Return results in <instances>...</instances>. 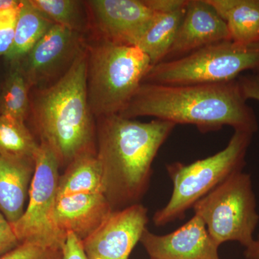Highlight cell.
Masks as SVG:
<instances>
[{
	"mask_svg": "<svg viewBox=\"0 0 259 259\" xmlns=\"http://www.w3.org/2000/svg\"><path fill=\"white\" fill-rule=\"evenodd\" d=\"M238 80L190 85L142 83L119 115L135 119L149 116L175 125H192L201 133L224 126L254 134L258 122Z\"/></svg>",
	"mask_w": 259,
	"mask_h": 259,
	"instance_id": "obj_1",
	"label": "cell"
},
{
	"mask_svg": "<svg viewBox=\"0 0 259 259\" xmlns=\"http://www.w3.org/2000/svg\"><path fill=\"white\" fill-rule=\"evenodd\" d=\"M175 126L158 119L140 122L119 114L99 117L96 155L113 210L139 203L149 185L153 162Z\"/></svg>",
	"mask_w": 259,
	"mask_h": 259,
	"instance_id": "obj_2",
	"label": "cell"
},
{
	"mask_svg": "<svg viewBox=\"0 0 259 259\" xmlns=\"http://www.w3.org/2000/svg\"><path fill=\"white\" fill-rule=\"evenodd\" d=\"M87 47L55 82L30 102L41 141L55 153L60 166L95 152V126L89 105Z\"/></svg>",
	"mask_w": 259,
	"mask_h": 259,
	"instance_id": "obj_3",
	"label": "cell"
},
{
	"mask_svg": "<svg viewBox=\"0 0 259 259\" xmlns=\"http://www.w3.org/2000/svg\"><path fill=\"white\" fill-rule=\"evenodd\" d=\"M87 86L94 117L119 114L131 100L152 67L139 47L100 38L87 48Z\"/></svg>",
	"mask_w": 259,
	"mask_h": 259,
	"instance_id": "obj_4",
	"label": "cell"
},
{
	"mask_svg": "<svg viewBox=\"0 0 259 259\" xmlns=\"http://www.w3.org/2000/svg\"><path fill=\"white\" fill-rule=\"evenodd\" d=\"M253 133L236 130L228 146L209 157L190 164L166 165L173 184L168 203L153 214L155 226H163L182 219L189 209L231 175L241 171Z\"/></svg>",
	"mask_w": 259,
	"mask_h": 259,
	"instance_id": "obj_5",
	"label": "cell"
},
{
	"mask_svg": "<svg viewBox=\"0 0 259 259\" xmlns=\"http://www.w3.org/2000/svg\"><path fill=\"white\" fill-rule=\"evenodd\" d=\"M246 71H259V42H214L177 59L154 65L143 83L190 85L227 82Z\"/></svg>",
	"mask_w": 259,
	"mask_h": 259,
	"instance_id": "obj_6",
	"label": "cell"
},
{
	"mask_svg": "<svg viewBox=\"0 0 259 259\" xmlns=\"http://www.w3.org/2000/svg\"><path fill=\"white\" fill-rule=\"evenodd\" d=\"M199 216L218 245L238 242L247 248L254 241L253 235L259 215L251 178L243 171L228 177L194 204Z\"/></svg>",
	"mask_w": 259,
	"mask_h": 259,
	"instance_id": "obj_7",
	"label": "cell"
},
{
	"mask_svg": "<svg viewBox=\"0 0 259 259\" xmlns=\"http://www.w3.org/2000/svg\"><path fill=\"white\" fill-rule=\"evenodd\" d=\"M34 161L35 171L28 204L23 215L12 227L20 243L35 242L61 251L66 236L59 229L56 221L60 163L50 146L42 141Z\"/></svg>",
	"mask_w": 259,
	"mask_h": 259,
	"instance_id": "obj_8",
	"label": "cell"
},
{
	"mask_svg": "<svg viewBox=\"0 0 259 259\" xmlns=\"http://www.w3.org/2000/svg\"><path fill=\"white\" fill-rule=\"evenodd\" d=\"M166 0H90L85 2L100 38L137 47Z\"/></svg>",
	"mask_w": 259,
	"mask_h": 259,
	"instance_id": "obj_9",
	"label": "cell"
},
{
	"mask_svg": "<svg viewBox=\"0 0 259 259\" xmlns=\"http://www.w3.org/2000/svg\"><path fill=\"white\" fill-rule=\"evenodd\" d=\"M85 49L82 34L54 24L19 63L30 88L40 87L60 78Z\"/></svg>",
	"mask_w": 259,
	"mask_h": 259,
	"instance_id": "obj_10",
	"label": "cell"
},
{
	"mask_svg": "<svg viewBox=\"0 0 259 259\" xmlns=\"http://www.w3.org/2000/svg\"><path fill=\"white\" fill-rule=\"evenodd\" d=\"M148 221L141 204L113 210L95 231L82 241L89 259H129L141 241Z\"/></svg>",
	"mask_w": 259,
	"mask_h": 259,
	"instance_id": "obj_11",
	"label": "cell"
},
{
	"mask_svg": "<svg viewBox=\"0 0 259 259\" xmlns=\"http://www.w3.org/2000/svg\"><path fill=\"white\" fill-rule=\"evenodd\" d=\"M140 242L151 259H221L219 245L196 214L166 235L159 236L146 229Z\"/></svg>",
	"mask_w": 259,
	"mask_h": 259,
	"instance_id": "obj_12",
	"label": "cell"
},
{
	"mask_svg": "<svg viewBox=\"0 0 259 259\" xmlns=\"http://www.w3.org/2000/svg\"><path fill=\"white\" fill-rule=\"evenodd\" d=\"M228 40L231 36L228 27L208 0H188L175 41L164 61Z\"/></svg>",
	"mask_w": 259,
	"mask_h": 259,
	"instance_id": "obj_13",
	"label": "cell"
},
{
	"mask_svg": "<svg viewBox=\"0 0 259 259\" xmlns=\"http://www.w3.org/2000/svg\"><path fill=\"white\" fill-rule=\"evenodd\" d=\"M113 211L103 193H82L57 199L56 221L64 236L74 233L83 241L98 228Z\"/></svg>",
	"mask_w": 259,
	"mask_h": 259,
	"instance_id": "obj_14",
	"label": "cell"
},
{
	"mask_svg": "<svg viewBox=\"0 0 259 259\" xmlns=\"http://www.w3.org/2000/svg\"><path fill=\"white\" fill-rule=\"evenodd\" d=\"M34 171L33 158L0 156V212L11 224L25 211Z\"/></svg>",
	"mask_w": 259,
	"mask_h": 259,
	"instance_id": "obj_15",
	"label": "cell"
},
{
	"mask_svg": "<svg viewBox=\"0 0 259 259\" xmlns=\"http://www.w3.org/2000/svg\"><path fill=\"white\" fill-rule=\"evenodd\" d=\"M188 0H166V5L141 37L137 47L151 60L152 66L166 59L185 15Z\"/></svg>",
	"mask_w": 259,
	"mask_h": 259,
	"instance_id": "obj_16",
	"label": "cell"
},
{
	"mask_svg": "<svg viewBox=\"0 0 259 259\" xmlns=\"http://www.w3.org/2000/svg\"><path fill=\"white\" fill-rule=\"evenodd\" d=\"M228 27L231 40L259 42V0H208Z\"/></svg>",
	"mask_w": 259,
	"mask_h": 259,
	"instance_id": "obj_17",
	"label": "cell"
},
{
	"mask_svg": "<svg viewBox=\"0 0 259 259\" xmlns=\"http://www.w3.org/2000/svg\"><path fill=\"white\" fill-rule=\"evenodd\" d=\"M82 193L105 194L101 165L95 153H87L75 158L59 177L58 198Z\"/></svg>",
	"mask_w": 259,
	"mask_h": 259,
	"instance_id": "obj_18",
	"label": "cell"
},
{
	"mask_svg": "<svg viewBox=\"0 0 259 259\" xmlns=\"http://www.w3.org/2000/svg\"><path fill=\"white\" fill-rule=\"evenodd\" d=\"M54 24L33 6L30 0L21 1L14 40L5 56L6 60L10 64L21 61Z\"/></svg>",
	"mask_w": 259,
	"mask_h": 259,
	"instance_id": "obj_19",
	"label": "cell"
},
{
	"mask_svg": "<svg viewBox=\"0 0 259 259\" xmlns=\"http://www.w3.org/2000/svg\"><path fill=\"white\" fill-rule=\"evenodd\" d=\"M30 89L20 63H11L0 92V115L25 122L30 110Z\"/></svg>",
	"mask_w": 259,
	"mask_h": 259,
	"instance_id": "obj_20",
	"label": "cell"
},
{
	"mask_svg": "<svg viewBox=\"0 0 259 259\" xmlns=\"http://www.w3.org/2000/svg\"><path fill=\"white\" fill-rule=\"evenodd\" d=\"M38 146L25 122L0 115V156L34 159Z\"/></svg>",
	"mask_w": 259,
	"mask_h": 259,
	"instance_id": "obj_21",
	"label": "cell"
},
{
	"mask_svg": "<svg viewBox=\"0 0 259 259\" xmlns=\"http://www.w3.org/2000/svg\"><path fill=\"white\" fill-rule=\"evenodd\" d=\"M52 23L82 34L88 27L85 2L76 0H30Z\"/></svg>",
	"mask_w": 259,
	"mask_h": 259,
	"instance_id": "obj_22",
	"label": "cell"
},
{
	"mask_svg": "<svg viewBox=\"0 0 259 259\" xmlns=\"http://www.w3.org/2000/svg\"><path fill=\"white\" fill-rule=\"evenodd\" d=\"M0 259H62V251L46 248L35 242L23 241Z\"/></svg>",
	"mask_w": 259,
	"mask_h": 259,
	"instance_id": "obj_23",
	"label": "cell"
},
{
	"mask_svg": "<svg viewBox=\"0 0 259 259\" xmlns=\"http://www.w3.org/2000/svg\"><path fill=\"white\" fill-rule=\"evenodd\" d=\"M20 5L0 10V56H6L13 46Z\"/></svg>",
	"mask_w": 259,
	"mask_h": 259,
	"instance_id": "obj_24",
	"label": "cell"
},
{
	"mask_svg": "<svg viewBox=\"0 0 259 259\" xmlns=\"http://www.w3.org/2000/svg\"><path fill=\"white\" fill-rule=\"evenodd\" d=\"M11 223L0 212V256L20 244Z\"/></svg>",
	"mask_w": 259,
	"mask_h": 259,
	"instance_id": "obj_25",
	"label": "cell"
},
{
	"mask_svg": "<svg viewBox=\"0 0 259 259\" xmlns=\"http://www.w3.org/2000/svg\"><path fill=\"white\" fill-rule=\"evenodd\" d=\"M237 80L245 100H255L259 102L258 72L241 74Z\"/></svg>",
	"mask_w": 259,
	"mask_h": 259,
	"instance_id": "obj_26",
	"label": "cell"
},
{
	"mask_svg": "<svg viewBox=\"0 0 259 259\" xmlns=\"http://www.w3.org/2000/svg\"><path fill=\"white\" fill-rule=\"evenodd\" d=\"M62 259H89L83 250L82 241L69 233L62 248Z\"/></svg>",
	"mask_w": 259,
	"mask_h": 259,
	"instance_id": "obj_27",
	"label": "cell"
},
{
	"mask_svg": "<svg viewBox=\"0 0 259 259\" xmlns=\"http://www.w3.org/2000/svg\"><path fill=\"white\" fill-rule=\"evenodd\" d=\"M244 255L246 259H259V235L257 239L245 248Z\"/></svg>",
	"mask_w": 259,
	"mask_h": 259,
	"instance_id": "obj_28",
	"label": "cell"
},
{
	"mask_svg": "<svg viewBox=\"0 0 259 259\" xmlns=\"http://www.w3.org/2000/svg\"><path fill=\"white\" fill-rule=\"evenodd\" d=\"M20 3L21 1H18V0H0V10L17 8Z\"/></svg>",
	"mask_w": 259,
	"mask_h": 259,
	"instance_id": "obj_29",
	"label": "cell"
}]
</instances>
